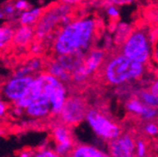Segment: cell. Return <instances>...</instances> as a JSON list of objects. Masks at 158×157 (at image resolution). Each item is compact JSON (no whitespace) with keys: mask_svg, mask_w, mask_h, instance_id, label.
Returning a JSON list of instances; mask_svg holds the SVG:
<instances>
[{"mask_svg":"<svg viewBox=\"0 0 158 157\" xmlns=\"http://www.w3.org/2000/svg\"><path fill=\"white\" fill-rule=\"evenodd\" d=\"M99 20L92 16L74 18L73 22L64 27H59L52 42L54 55H85L94 47L100 31Z\"/></svg>","mask_w":158,"mask_h":157,"instance_id":"cell-1","label":"cell"},{"mask_svg":"<svg viewBox=\"0 0 158 157\" xmlns=\"http://www.w3.org/2000/svg\"><path fill=\"white\" fill-rule=\"evenodd\" d=\"M149 65L135 61L121 52L107 56L101 68L105 83L113 87H121L143 79Z\"/></svg>","mask_w":158,"mask_h":157,"instance_id":"cell-2","label":"cell"},{"mask_svg":"<svg viewBox=\"0 0 158 157\" xmlns=\"http://www.w3.org/2000/svg\"><path fill=\"white\" fill-rule=\"evenodd\" d=\"M153 40L151 31L145 27L133 28L132 32L120 46V52L131 60L150 65L152 56Z\"/></svg>","mask_w":158,"mask_h":157,"instance_id":"cell-3","label":"cell"},{"mask_svg":"<svg viewBox=\"0 0 158 157\" xmlns=\"http://www.w3.org/2000/svg\"><path fill=\"white\" fill-rule=\"evenodd\" d=\"M69 13H73V7L59 1L44 10L40 20L34 26L36 40L43 42L46 37L54 34L59 27L61 18Z\"/></svg>","mask_w":158,"mask_h":157,"instance_id":"cell-4","label":"cell"},{"mask_svg":"<svg viewBox=\"0 0 158 157\" xmlns=\"http://www.w3.org/2000/svg\"><path fill=\"white\" fill-rule=\"evenodd\" d=\"M85 121L98 138L106 143L117 138L123 132L120 124L97 108L88 109Z\"/></svg>","mask_w":158,"mask_h":157,"instance_id":"cell-5","label":"cell"},{"mask_svg":"<svg viewBox=\"0 0 158 157\" xmlns=\"http://www.w3.org/2000/svg\"><path fill=\"white\" fill-rule=\"evenodd\" d=\"M43 77V94L50 103L51 116L57 117L68 98V90L63 82L47 72H41Z\"/></svg>","mask_w":158,"mask_h":157,"instance_id":"cell-6","label":"cell"},{"mask_svg":"<svg viewBox=\"0 0 158 157\" xmlns=\"http://www.w3.org/2000/svg\"><path fill=\"white\" fill-rule=\"evenodd\" d=\"M88 109L89 107L86 99L83 96H68L62 110L57 118L60 122L70 127H73L85 121Z\"/></svg>","mask_w":158,"mask_h":157,"instance_id":"cell-7","label":"cell"},{"mask_svg":"<svg viewBox=\"0 0 158 157\" xmlns=\"http://www.w3.org/2000/svg\"><path fill=\"white\" fill-rule=\"evenodd\" d=\"M34 79L33 75L26 76H13L1 86L0 92L2 97L9 103H15L17 100L21 99L22 97L26 96L30 89Z\"/></svg>","mask_w":158,"mask_h":157,"instance_id":"cell-8","label":"cell"},{"mask_svg":"<svg viewBox=\"0 0 158 157\" xmlns=\"http://www.w3.org/2000/svg\"><path fill=\"white\" fill-rule=\"evenodd\" d=\"M135 137L128 133L123 132L117 138L107 142V152L114 157H131L135 155Z\"/></svg>","mask_w":158,"mask_h":157,"instance_id":"cell-9","label":"cell"},{"mask_svg":"<svg viewBox=\"0 0 158 157\" xmlns=\"http://www.w3.org/2000/svg\"><path fill=\"white\" fill-rule=\"evenodd\" d=\"M107 56V52L103 48L92 47L91 49H89L84 56L83 62L88 72L90 75H93L98 71H100Z\"/></svg>","mask_w":158,"mask_h":157,"instance_id":"cell-10","label":"cell"},{"mask_svg":"<svg viewBox=\"0 0 158 157\" xmlns=\"http://www.w3.org/2000/svg\"><path fill=\"white\" fill-rule=\"evenodd\" d=\"M26 114L32 119H45L51 115V106L48 98L42 94L38 99L34 100L25 110Z\"/></svg>","mask_w":158,"mask_h":157,"instance_id":"cell-11","label":"cell"},{"mask_svg":"<svg viewBox=\"0 0 158 157\" xmlns=\"http://www.w3.org/2000/svg\"><path fill=\"white\" fill-rule=\"evenodd\" d=\"M35 40V29L31 26H22L20 25L14 29V34L12 38V43L17 48H26Z\"/></svg>","mask_w":158,"mask_h":157,"instance_id":"cell-12","label":"cell"},{"mask_svg":"<svg viewBox=\"0 0 158 157\" xmlns=\"http://www.w3.org/2000/svg\"><path fill=\"white\" fill-rule=\"evenodd\" d=\"M44 67L47 72L56 77L57 79H59L64 84H68L72 81V73L61 65V63L56 60V57L47 61Z\"/></svg>","mask_w":158,"mask_h":157,"instance_id":"cell-13","label":"cell"},{"mask_svg":"<svg viewBox=\"0 0 158 157\" xmlns=\"http://www.w3.org/2000/svg\"><path fill=\"white\" fill-rule=\"evenodd\" d=\"M71 156L73 157H106L109 156L108 152H106L104 150H101L92 145L86 144H75Z\"/></svg>","mask_w":158,"mask_h":157,"instance_id":"cell-14","label":"cell"},{"mask_svg":"<svg viewBox=\"0 0 158 157\" xmlns=\"http://www.w3.org/2000/svg\"><path fill=\"white\" fill-rule=\"evenodd\" d=\"M52 137L55 143H72L74 142L71 127L59 122L52 128Z\"/></svg>","mask_w":158,"mask_h":157,"instance_id":"cell-15","label":"cell"},{"mask_svg":"<svg viewBox=\"0 0 158 157\" xmlns=\"http://www.w3.org/2000/svg\"><path fill=\"white\" fill-rule=\"evenodd\" d=\"M44 12V9L42 8H30L18 15V23L22 26H31L34 27L38 21L40 20L42 14Z\"/></svg>","mask_w":158,"mask_h":157,"instance_id":"cell-16","label":"cell"},{"mask_svg":"<svg viewBox=\"0 0 158 157\" xmlns=\"http://www.w3.org/2000/svg\"><path fill=\"white\" fill-rule=\"evenodd\" d=\"M133 28L134 27L130 24L124 22H118L117 24H114L113 30L111 32L116 46L120 47L125 42V40L132 32Z\"/></svg>","mask_w":158,"mask_h":157,"instance_id":"cell-17","label":"cell"},{"mask_svg":"<svg viewBox=\"0 0 158 157\" xmlns=\"http://www.w3.org/2000/svg\"><path fill=\"white\" fill-rule=\"evenodd\" d=\"M86 55V54H85ZM83 54H77V55H62V56H56V60L61 63V65L72 73L77 67L83 64L84 62V56Z\"/></svg>","mask_w":158,"mask_h":157,"instance_id":"cell-18","label":"cell"},{"mask_svg":"<svg viewBox=\"0 0 158 157\" xmlns=\"http://www.w3.org/2000/svg\"><path fill=\"white\" fill-rule=\"evenodd\" d=\"M147 106L148 105H145L137 96L129 98V99H127L125 101V103H124L125 110L129 114L136 116L138 118H140L143 115V113L145 112Z\"/></svg>","mask_w":158,"mask_h":157,"instance_id":"cell-19","label":"cell"},{"mask_svg":"<svg viewBox=\"0 0 158 157\" xmlns=\"http://www.w3.org/2000/svg\"><path fill=\"white\" fill-rule=\"evenodd\" d=\"M14 29L11 26H0V51L6 49L12 43Z\"/></svg>","mask_w":158,"mask_h":157,"instance_id":"cell-20","label":"cell"},{"mask_svg":"<svg viewBox=\"0 0 158 157\" xmlns=\"http://www.w3.org/2000/svg\"><path fill=\"white\" fill-rule=\"evenodd\" d=\"M136 96L147 105L158 108V95L152 92L149 89H140L136 93Z\"/></svg>","mask_w":158,"mask_h":157,"instance_id":"cell-21","label":"cell"},{"mask_svg":"<svg viewBox=\"0 0 158 157\" xmlns=\"http://www.w3.org/2000/svg\"><path fill=\"white\" fill-rule=\"evenodd\" d=\"M91 75L88 72L87 69L85 68L84 64L77 67L74 71L72 72V81L73 84L82 85L86 83Z\"/></svg>","mask_w":158,"mask_h":157,"instance_id":"cell-22","label":"cell"},{"mask_svg":"<svg viewBox=\"0 0 158 157\" xmlns=\"http://www.w3.org/2000/svg\"><path fill=\"white\" fill-rule=\"evenodd\" d=\"M18 12L15 10L13 1H7L0 7V20H12L18 17Z\"/></svg>","mask_w":158,"mask_h":157,"instance_id":"cell-23","label":"cell"},{"mask_svg":"<svg viewBox=\"0 0 158 157\" xmlns=\"http://www.w3.org/2000/svg\"><path fill=\"white\" fill-rule=\"evenodd\" d=\"M25 67L28 70V72H30V74H34V73H39L41 72L42 69L44 68V66L45 65L44 62L43 61V58L39 56H33L32 57H30L28 60H27V62L24 64Z\"/></svg>","mask_w":158,"mask_h":157,"instance_id":"cell-24","label":"cell"},{"mask_svg":"<svg viewBox=\"0 0 158 157\" xmlns=\"http://www.w3.org/2000/svg\"><path fill=\"white\" fill-rule=\"evenodd\" d=\"M75 143H55L54 151L56 156H68L71 155V152L74 147Z\"/></svg>","mask_w":158,"mask_h":157,"instance_id":"cell-25","label":"cell"},{"mask_svg":"<svg viewBox=\"0 0 158 157\" xmlns=\"http://www.w3.org/2000/svg\"><path fill=\"white\" fill-rule=\"evenodd\" d=\"M142 131L144 134L150 137H158V122L154 121L146 122Z\"/></svg>","mask_w":158,"mask_h":157,"instance_id":"cell-26","label":"cell"},{"mask_svg":"<svg viewBox=\"0 0 158 157\" xmlns=\"http://www.w3.org/2000/svg\"><path fill=\"white\" fill-rule=\"evenodd\" d=\"M34 156L35 157H56V154L54 149H51L47 144H43L35 151Z\"/></svg>","mask_w":158,"mask_h":157,"instance_id":"cell-27","label":"cell"},{"mask_svg":"<svg viewBox=\"0 0 158 157\" xmlns=\"http://www.w3.org/2000/svg\"><path fill=\"white\" fill-rule=\"evenodd\" d=\"M148 154V144L144 138H137L135 140V155L143 157Z\"/></svg>","mask_w":158,"mask_h":157,"instance_id":"cell-28","label":"cell"},{"mask_svg":"<svg viewBox=\"0 0 158 157\" xmlns=\"http://www.w3.org/2000/svg\"><path fill=\"white\" fill-rule=\"evenodd\" d=\"M44 46L45 44L42 42V41H33L28 48H29V53L32 55V56H41L42 53L44 52Z\"/></svg>","mask_w":158,"mask_h":157,"instance_id":"cell-29","label":"cell"},{"mask_svg":"<svg viewBox=\"0 0 158 157\" xmlns=\"http://www.w3.org/2000/svg\"><path fill=\"white\" fill-rule=\"evenodd\" d=\"M157 118H158V108L148 105L145 112L139 119L143 122H149V121H154Z\"/></svg>","mask_w":158,"mask_h":157,"instance_id":"cell-30","label":"cell"},{"mask_svg":"<svg viewBox=\"0 0 158 157\" xmlns=\"http://www.w3.org/2000/svg\"><path fill=\"white\" fill-rule=\"evenodd\" d=\"M115 45L116 44L113 39V35L111 33H106L103 39V49L106 50L107 53H110L113 51Z\"/></svg>","mask_w":158,"mask_h":157,"instance_id":"cell-31","label":"cell"},{"mask_svg":"<svg viewBox=\"0 0 158 157\" xmlns=\"http://www.w3.org/2000/svg\"><path fill=\"white\" fill-rule=\"evenodd\" d=\"M105 9H106V15L113 22L117 21L120 18V10H118V7L115 5H106L105 6Z\"/></svg>","mask_w":158,"mask_h":157,"instance_id":"cell-32","label":"cell"},{"mask_svg":"<svg viewBox=\"0 0 158 157\" xmlns=\"http://www.w3.org/2000/svg\"><path fill=\"white\" fill-rule=\"evenodd\" d=\"M135 0H102V5L105 7L106 5H115L117 7L127 6L133 4Z\"/></svg>","mask_w":158,"mask_h":157,"instance_id":"cell-33","label":"cell"},{"mask_svg":"<svg viewBox=\"0 0 158 157\" xmlns=\"http://www.w3.org/2000/svg\"><path fill=\"white\" fill-rule=\"evenodd\" d=\"M13 4H14L15 10L18 12V14L31 8V6H30V4L27 0H14Z\"/></svg>","mask_w":158,"mask_h":157,"instance_id":"cell-34","label":"cell"},{"mask_svg":"<svg viewBox=\"0 0 158 157\" xmlns=\"http://www.w3.org/2000/svg\"><path fill=\"white\" fill-rule=\"evenodd\" d=\"M152 65L158 72V38L153 43V49H152Z\"/></svg>","mask_w":158,"mask_h":157,"instance_id":"cell-35","label":"cell"},{"mask_svg":"<svg viewBox=\"0 0 158 157\" xmlns=\"http://www.w3.org/2000/svg\"><path fill=\"white\" fill-rule=\"evenodd\" d=\"M9 111V105L8 102L3 97H0V119L4 118Z\"/></svg>","mask_w":158,"mask_h":157,"instance_id":"cell-36","label":"cell"},{"mask_svg":"<svg viewBox=\"0 0 158 157\" xmlns=\"http://www.w3.org/2000/svg\"><path fill=\"white\" fill-rule=\"evenodd\" d=\"M73 19H74V17H73V13H69V14L64 15V16L61 18V20H60V25H59V27L67 26L68 24H70V23L73 22Z\"/></svg>","mask_w":158,"mask_h":157,"instance_id":"cell-37","label":"cell"},{"mask_svg":"<svg viewBox=\"0 0 158 157\" xmlns=\"http://www.w3.org/2000/svg\"><path fill=\"white\" fill-rule=\"evenodd\" d=\"M86 0H59V2L61 3H64V4H67L71 7H75V6H78V5H81L83 4Z\"/></svg>","mask_w":158,"mask_h":157,"instance_id":"cell-38","label":"cell"},{"mask_svg":"<svg viewBox=\"0 0 158 157\" xmlns=\"http://www.w3.org/2000/svg\"><path fill=\"white\" fill-rule=\"evenodd\" d=\"M25 112V109L21 108V107H19L17 105H13V107L11 109V114L12 116H14L15 118H19V117H21Z\"/></svg>","mask_w":158,"mask_h":157,"instance_id":"cell-39","label":"cell"},{"mask_svg":"<svg viewBox=\"0 0 158 157\" xmlns=\"http://www.w3.org/2000/svg\"><path fill=\"white\" fill-rule=\"evenodd\" d=\"M34 152H35V151L30 150V149H27V150L21 151L18 153V155L20 157H32V156H34Z\"/></svg>","mask_w":158,"mask_h":157,"instance_id":"cell-40","label":"cell"},{"mask_svg":"<svg viewBox=\"0 0 158 157\" xmlns=\"http://www.w3.org/2000/svg\"><path fill=\"white\" fill-rule=\"evenodd\" d=\"M149 89L152 92H153V93H155V94L158 95V78H156V79H154L153 81L151 82V85L149 87Z\"/></svg>","mask_w":158,"mask_h":157,"instance_id":"cell-41","label":"cell"},{"mask_svg":"<svg viewBox=\"0 0 158 157\" xmlns=\"http://www.w3.org/2000/svg\"><path fill=\"white\" fill-rule=\"evenodd\" d=\"M3 134H4V130L1 127H0V137H2Z\"/></svg>","mask_w":158,"mask_h":157,"instance_id":"cell-42","label":"cell"},{"mask_svg":"<svg viewBox=\"0 0 158 157\" xmlns=\"http://www.w3.org/2000/svg\"><path fill=\"white\" fill-rule=\"evenodd\" d=\"M0 89H1V85H0Z\"/></svg>","mask_w":158,"mask_h":157,"instance_id":"cell-43","label":"cell"}]
</instances>
